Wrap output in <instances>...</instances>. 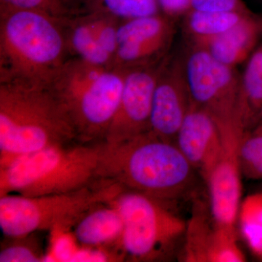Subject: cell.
<instances>
[{
	"mask_svg": "<svg viewBox=\"0 0 262 262\" xmlns=\"http://www.w3.org/2000/svg\"><path fill=\"white\" fill-rule=\"evenodd\" d=\"M160 73L146 67L126 70L120 103L105 142L126 140L149 130L153 97Z\"/></svg>",
	"mask_w": 262,
	"mask_h": 262,
	"instance_id": "obj_9",
	"label": "cell"
},
{
	"mask_svg": "<svg viewBox=\"0 0 262 262\" xmlns=\"http://www.w3.org/2000/svg\"><path fill=\"white\" fill-rule=\"evenodd\" d=\"M244 11L201 12L192 10L188 18L189 30L196 38L211 37L219 35L233 27L248 14Z\"/></svg>",
	"mask_w": 262,
	"mask_h": 262,
	"instance_id": "obj_17",
	"label": "cell"
},
{
	"mask_svg": "<svg viewBox=\"0 0 262 262\" xmlns=\"http://www.w3.org/2000/svg\"><path fill=\"white\" fill-rule=\"evenodd\" d=\"M191 9L212 13L244 11L247 10L241 0H192Z\"/></svg>",
	"mask_w": 262,
	"mask_h": 262,
	"instance_id": "obj_24",
	"label": "cell"
},
{
	"mask_svg": "<svg viewBox=\"0 0 262 262\" xmlns=\"http://www.w3.org/2000/svg\"><path fill=\"white\" fill-rule=\"evenodd\" d=\"M68 43L80 59L99 67L112 68L113 57L98 44L86 19L72 27Z\"/></svg>",
	"mask_w": 262,
	"mask_h": 262,
	"instance_id": "obj_18",
	"label": "cell"
},
{
	"mask_svg": "<svg viewBox=\"0 0 262 262\" xmlns=\"http://www.w3.org/2000/svg\"><path fill=\"white\" fill-rule=\"evenodd\" d=\"M58 1L61 2L62 4L66 5L65 3H67V0H58Z\"/></svg>",
	"mask_w": 262,
	"mask_h": 262,
	"instance_id": "obj_27",
	"label": "cell"
},
{
	"mask_svg": "<svg viewBox=\"0 0 262 262\" xmlns=\"http://www.w3.org/2000/svg\"><path fill=\"white\" fill-rule=\"evenodd\" d=\"M243 134L225 136V146L220 160L208 174L211 210L215 227L234 231L241 196V169L237 149Z\"/></svg>",
	"mask_w": 262,
	"mask_h": 262,
	"instance_id": "obj_10",
	"label": "cell"
},
{
	"mask_svg": "<svg viewBox=\"0 0 262 262\" xmlns=\"http://www.w3.org/2000/svg\"><path fill=\"white\" fill-rule=\"evenodd\" d=\"M160 8L168 15H179L191 8L192 0H157Z\"/></svg>",
	"mask_w": 262,
	"mask_h": 262,
	"instance_id": "obj_25",
	"label": "cell"
},
{
	"mask_svg": "<svg viewBox=\"0 0 262 262\" xmlns=\"http://www.w3.org/2000/svg\"><path fill=\"white\" fill-rule=\"evenodd\" d=\"M127 70L67 61L49 84L80 142H103L118 108Z\"/></svg>",
	"mask_w": 262,
	"mask_h": 262,
	"instance_id": "obj_5",
	"label": "cell"
},
{
	"mask_svg": "<svg viewBox=\"0 0 262 262\" xmlns=\"http://www.w3.org/2000/svg\"><path fill=\"white\" fill-rule=\"evenodd\" d=\"M0 8L39 10L57 18L67 13V6L58 0H0Z\"/></svg>",
	"mask_w": 262,
	"mask_h": 262,
	"instance_id": "obj_23",
	"label": "cell"
},
{
	"mask_svg": "<svg viewBox=\"0 0 262 262\" xmlns=\"http://www.w3.org/2000/svg\"><path fill=\"white\" fill-rule=\"evenodd\" d=\"M175 143L193 168L200 170L206 179L220 160L225 146V138L214 117L192 103Z\"/></svg>",
	"mask_w": 262,
	"mask_h": 262,
	"instance_id": "obj_11",
	"label": "cell"
},
{
	"mask_svg": "<svg viewBox=\"0 0 262 262\" xmlns=\"http://www.w3.org/2000/svg\"><path fill=\"white\" fill-rule=\"evenodd\" d=\"M34 234L7 237L2 245L0 262H38L44 259L42 248Z\"/></svg>",
	"mask_w": 262,
	"mask_h": 262,
	"instance_id": "obj_20",
	"label": "cell"
},
{
	"mask_svg": "<svg viewBox=\"0 0 262 262\" xmlns=\"http://www.w3.org/2000/svg\"><path fill=\"white\" fill-rule=\"evenodd\" d=\"M125 189L111 181H98L75 192L41 196H0V229L6 237L75 227L93 208L111 203Z\"/></svg>",
	"mask_w": 262,
	"mask_h": 262,
	"instance_id": "obj_6",
	"label": "cell"
},
{
	"mask_svg": "<svg viewBox=\"0 0 262 262\" xmlns=\"http://www.w3.org/2000/svg\"><path fill=\"white\" fill-rule=\"evenodd\" d=\"M103 142L75 141L15 158L0 167V196L62 194L93 185L101 180Z\"/></svg>",
	"mask_w": 262,
	"mask_h": 262,
	"instance_id": "obj_4",
	"label": "cell"
},
{
	"mask_svg": "<svg viewBox=\"0 0 262 262\" xmlns=\"http://www.w3.org/2000/svg\"><path fill=\"white\" fill-rule=\"evenodd\" d=\"M252 129H256V130H262V108L260 111L259 115H258L257 120H256V123Z\"/></svg>",
	"mask_w": 262,
	"mask_h": 262,
	"instance_id": "obj_26",
	"label": "cell"
},
{
	"mask_svg": "<svg viewBox=\"0 0 262 262\" xmlns=\"http://www.w3.org/2000/svg\"><path fill=\"white\" fill-rule=\"evenodd\" d=\"M184 74L192 104L206 110L220 124L239 123V79L233 67L217 61L200 47L188 57Z\"/></svg>",
	"mask_w": 262,
	"mask_h": 262,
	"instance_id": "obj_8",
	"label": "cell"
},
{
	"mask_svg": "<svg viewBox=\"0 0 262 262\" xmlns=\"http://www.w3.org/2000/svg\"><path fill=\"white\" fill-rule=\"evenodd\" d=\"M61 20L39 10L0 8V80L49 85L67 62Z\"/></svg>",
	"mask_w": 262,
	"mask_h": 262,
	"instance_id": "obj_3",
	"label": "cell"
},
{
	"mask_svg": "<svg viewBox=\"0 0 262 262\" xmlns=\"http://www.w3.org/2000/svg\"><path fill=\"white\" fill-rule=\"evenodd\" d=\"M115 18L116 17L107 12L91 15L86 18L90 29L98 44L113 57L116 53L117 48V29Z\"/></svg>",
	"mask_w": 262,
	"mask_h": 262,
	"instance_id": "obj_21",
	"label": "cell"
},
{
	"mask_svg": "<svg viewBox=\"0 0 262 262\" xmlns=\"http://www.w3.org/2000/svg\"><path fill=\"white\" fill-rule=\"evenodd\" d=\"M191 104L184 70L175 67L161 72L155 90L149 130L162 139L175 142Z\"/></svg>",
	"mask_w": 262,
	"mask_h": 262,
	"instance_id": "obj_13",
	"label": "cell"
},
{
	"mask_svg": "<svg viewBox=\"0 0 262 262\" xmlns=\"http://www.w3.org/2000/svg\"><path fill=\"white\" fill-rule=\"evenodd\" d=\"M122 230L121 215L110 203L86 213L74 227V234L77 242L84 247H120Z\"/></svg>",
	"mask_w": 262,
	"mask_h": 262,
	"instance_id": "obj_15",
	"label": "cell"
},
{
	"mask_svg": "<svg viewBox=\"0 0 262 262\" xmlns=\"http://www.w3.org/2000/svg\"><path fill=\"white\" fill-rule=\"evenodd\" d=\"M237 158L241 173L248 179H262V130L245 131L239 141Z\"/></svg>",
	"mask_w": 262,
	"mask_h": 262,
	"instance_id": "obj_19",
	"label": "cell"
},
{
	"mask_svg": "<svg viewBox=\"0 0 262 262\" xmlns=\"http://www.w3.org/2000/svg\"><path fill=\"white\" fill-rule=\"evenodd\" d=\"M111 203L123 222L120 248L131 259L155 261L161 258L186 230L184 221L164 201L124 190Z\"/></svg>",
	"mask_w": 262,
	"mask_h": 262,
	"instance_id": "obj_7",
	"label": "cell"
},
{
	"mask_svg": "<svg viewBox=\"0 0 262 262\" xmlns=\"http://www.w3.org/2000/svg\"><path fill=\"white\" fill-rule=\"evenodd\" d=\"M262 108V46L249 56L239 79L237 115L245 130L254 126Z\"/></svg>",
	"mask_w": 262,
	"mask_h": 262,
	"instance_id": "obj_16",
	"label": "cell"
},
{
	"mask_svg": "<svg viewBox=\"0 0 262 262\" xmlns=\"http://www.w3.org/2000/svg\"><path fill=\"white\" fill-rule=\"evenodd\" d=\"M105 11L116 18L133 19L158 14L157 0H102Z\"/></svg>",
	"mask_w": 262,
	"mask_h": 262,
	"instance_id": "obj_22",
	"label": "cell"
},
{
	"mask_svg": "<svg viewBox=\"0 0 262 262\" xmlns=\"http://www.w3.org/2000/svg\"><path fill=\"white\" fill-rule=\"evenodd\" d=\"M170 34L168 20L158 14L128 19L117 29V48L112 68L128 70L149 59L165 48Z\"/></svg>",
	"mask_w": 262,
	"mask_h": 262,
	"instance_id": "obj_12",
	"label": "cell"
},
{
	"mask_svg": "<svg viewBox=\"0 0 262 262\" xmlns=\"http://www.w3.org/2000/svg\"><path fill=\"white\" fill-rule=\"evenodd\" d=\"M261 35L262 19L248 13L227 32L196 41L217 61L234 67L250 56Z\"/></svg>",
	"mask_w": 262,
	"mask_h": 262,
	"instance_id": "obj_14",
	"label": "cell"
},
{
	"mask_svg": "<svg viewBox=\"0 0 262 262\" xmlns=\"http://www.w3.org/2000/svg\"><path fill=\"white\" fill-rule=\"evenodd\" d=\"M194 170L175 142L149 130L119 142L103 141L98 177L165 202L187 192Z\"/></svg>",
	"mask_w": 262,
	"mask_h": 262,
	"instance_id": "obj_1",
	"label": "cell"
},
{
	"mask_svg": "<svg viewBox=\"0 0 262 262\" xmlns=\"http://www.w3.org/2000/svg\"><path fill=\"white\" fill-rule=\"evenodd\" d=\"M79 141L49 85L0 80V167L48 146Z\"/></svg>",
	"mask_w": 262,
	"mask_h": 262,
	"instance_id": "obj_2",
	"label": "cell"
}]
</instances>
